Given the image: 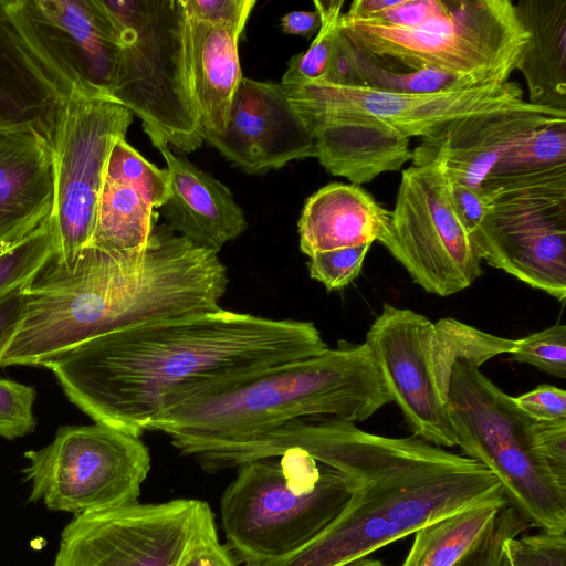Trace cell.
Returning a JSON list of instances; mask_svg holds the SVG:
<instances>
[{
    "label": "cell",
    "instance_id": "6da1fadb",
    "mask_svg": "<svg viewBox=\"0 0 566 566\" xmlns=\"http://www.w3.org/2000/svg\"><path fill=\"white\" fill-rule=\"evenodd\" d=\"M328 348L312 322L219 308L104 334L42 367L94 422L140 438L185 402Z\"/></svg>",
    "mask_w": 566,
    "mask_h": 566
},
{
    "label": "cell",
    "instance_id": "7a4b0ae2",
    "mask_svg": "<svg viewBox=\"0 0 566 566\" xmlns=\"http://www.w3.org/2000/svg\"><path fill=\"white\" fill-rule=\"evenodd\" d=\"M227 268L218 253L154 223L144 255L93 247L56 252L22 287V317L0 367L42 366L88 339L140 324L221 308Z\"/></svg>",
    "mask_w": 566,
    "mask_h": 566
},
{
    "label": "cell",
    "instance_id": "3957f363",
    "mask_svg": "<svg viewBox=\"0 0 566 566\" xmlns=\"http://www.w3.org/2000/svg\"><path fill=\"white\" fill-rule=\"evenodd\" d=\"M391 401L369 348L340 339L335 348L279 365L219 395L185 402L147 430L182 454L242 440L285 422L316 417L365 421Z\"/></svg>",
    "mask_w": 566,
    "mask_h": 566
},
{
    "label": "cell",
    "instance_id": "277c9868",
    "mask_svg": "<svg viewBox=\"0 0 566 566\" xmlns=\"http://www.w3.org/2000/svg\"><path fill=\"white\" fill-rule=\"evenodd\" d=\"M506 497L482 463L415 436L386 438L370 479L347 509L294 554L263 566H342L476 504Z\"/></svg>",
    "mask_w": 566,
    "mask_h": 566
},
{
    "label": "cell",
    "instance_id": "5b68a950",
    "mask_svg": "<svg viewBox=\"0 0 566 566\" xmlns=\"http://www.w3.org/2000/svg\"><path fill=\"white\" fill-rule=\"evenodd\" d=\"M515 342L451 317L433 323L391 304H384L365 340L412 436L441 448L457 446L447 408L454 364L465 359L480 367L510 354Z\"/></svg>",
    "mask_w": 566,
    "mask_h": 566
},
{
    "label": "cell",
    "instance_id": "8992f818",
    "mask_svg": "<svg viewBox=\"0 0 566 566\" xmlns=\"http://www.w3.org/2000/svg\"><path fill=\"white\" fill-rule=\"evenodd\" d=\"M120 42L112 97L144 132L190 153L203 143L192 95L180 0L101 1Z\"/></svg>",
    "mask_w": 566,
    "mask_h": 566
},
{
    "label": "cell",
    "instance_id": "52a82bcc",
    "mask_svg": "<svg viewBox=\"0 0 566 566\" xmlns=\"http://www.w3.org/2000/svg\"><path fill=\"white\" fill-rule=\"evenodd\" d=\"M447 408L457 446L500 480L504 494L530 526L566 533V482L541 455L534 420L474 364L459 359Z\"/></svg>",
    "mask_w": 566,
    "mask_h": 566
},
{
    "label": "cell",
    "instance_id": "ba28073f",
    "mask_svg": "<svg viewBox=\"0 0 566 566\" xmlns=\"http://www.w3.org/2000/svg\"><path fill=\"white\" fill-rule=\"evenodd\" d=\"M339 32L384 67L437 69L486 84L510 80L527 43L511 0H447L446 10L418 29L343 17Z\"/></svg>",
    "mask_w": 566,
    "mask_h": 566
},
{
    "label": "cell",
    "instance_id": "9c48e42d",
    "mask_svg": "<svg viewBox=\"0 0 566 566\" xmlns=\"http://www.w3.org/2000/svg\"><path fill=\"white\" fill-rule=\"evenodd\" d=\"M24 458L28 501L74 515L136 503L150 469L140 438L98 422L60 427L52 442Z\"/></svg>",
    "mask_w": 566,
    "mask_h": 566
},
{
    "label": "cell",
    "instance_id": "30bf717a",
    "mask_svg": "<svg viewBox=\"0 0 566 566\" xmlns=\"http://www.w3.org/2000/svg\"><path fill=\"white\" fill-rule=\"evenodd\" d=\"M424 291L449 296L482 274L481 259L459 220L438 164L402 170L388 224L378 240Z\"/></svg>",
    "mask_w": 566,
    "mask_h": 566
},
{
    "label": "cell",
    "instance_id": "8fae6325",
    "mask_svg": "<svg viewBox=\"0 0 566 566\" xmlns=\"http://www.w3.org/2000/svg\"><path fill=\"white\" fill-rule=\"evenodd\" d=\"M18 36L55 91L109 96L118 33L98 0H0Z\"/></svg>",
    "mask_w": 566,
    "mask_h": 566
},
{
    "label": "cell",
    "instance_id": "7c38bea8",
    "mask_svg": "<svg viewBox=\"0 0 566 566\" xmlns=\"http://www.w3.org/2000/svg\"><path fill=\"white\" fill-rule=\"evenodd\" d=\"M471 237L481 259L557 301L566 298V176L483 195Z\"/></svg>",
    "mask_w": 566,
    "mask_h": 566
},
{
    "label": "cell",
    "instance_id": "4fadbf2b",
    "mask_svg": "<svg viewBox=\"0 0 566 566\" xmlns=\"http://www.w3.org/2000/svg\"><path fill=\"white\" fill-rule=\"evenodd\" d=\"M133 117L109 96L73 95L63 104L51 144L59 259L73 260L90 245L108 155Z\"/></svg>",
    "mask_w": 566,
    "mask_h": 566
},
{
    "label": "cell",
    "instance_id": "5bb4252c",
    "mask_svg": "<svg viewBox=\"0 0 566 566\" xmlns=\"http://www.w3.org/2000/svg\"><path fill=\"white\" fill-rule=\"evenodd\" d=\"M211 509L177 499L74 515L53 566H177Z\"/></svg>",
    "mask_w": 566,
    "mask_h": 566
},
{
    "label": "cell",
    "instance_id": "9a60e30c",
    "mask_svg": "<svg viewBox=\"0 0 566 566\" xmlns=\"http://www.w3.org/2000/svg\"><path fill=\"white\" fill-rule=\"evenodd\" d=\"M282 86L310 129L325 120L352 119L409 139L429 137L453 119L524 101L521 86L512 81L433 94H401L325 82Z\"/></svg>",
    "mask_w": 566,
    "mask_h": 566
},
{
    "label": "cell",
    "instance_id": "2e32d148",
    "mask_svg": "<svg viewBox=\"0 0 566 566\" xmlns=\"http://www.w3.org/2000/svg\"><path fill=\"white\" fill-rule=\"evenodd\" d=\"M203 142L249 175L277 170L293 160L316 158L311 129L281 84L242 77L221 135L202 133Z\"/></svg>",
    "mask_w": 566,
    "mask_h": 566
},
{
    "label": "cell",
    "instance_id": "e0dca14e",
    "mask_svg": "<svg viewBox=\"0 0 566 566\" xmlns=\"http://www.w3.org/2000/svg\"><path fill=\"white\" fill-rule=\"evenodd\" d=\"M566 120V111L522 101L448 122L412 149L416 167L438 164L446 176L481 191L500 157L533 130Z\"/></svg>",
    "mask_w": 566,
    "mask_h": 566
},
{
    "label": "cell",
    "instance_id": "ac0fdd59",
    "mask_svg": "<svg viewBox=\"0 0 566 566\" xmlns=\"http://www.w3.org/2000/svg\"><path fill=\"white\" fill-rule=\"evenodd\" d=\"M51 145L35 127L0 123V247L15 243L54 210Z\"/></svg>",
    "mask_w": 566,
    "mask_h": 566
},
{
    "label": "cell",
    "instance_id": "d6986e66",
    "mask_svg": "<svg viewBox=\"0 0 566 566\" xmlns=\"http://www.w3.org/2000/svg\"><path fill=\"white\" fill-rule=\"evenodd\" d=\"M166 161L170 195L159 208L166 224L192 243L219 252L248 228L230 189L161 139L151 140Z\"/></svg>",
    "mask_w": 566,
    "mask_h": 566
},
{
    "label": "cell",
    "instance_id": "ffe728a7",
    "mask_svg": "<svg viewBox=\"0 0 566 566\" xmlns=\"http://www.w3.org/2000/svg\"><path fill=\"white\" fill-rule=\"evenodd\" d=\"M390 210L360 186L331 182L310 196L297 230L300 249L315 253L373 244L384 233Z\"/></svg>",
    "mask_w": 566,
    "mask_h": 566
},
{
    "label": "cell",
    "instance_id": "44dd1931",
    "mask_svg": "<svg viewBox=\"0 0 566 566\" xmlns=\"http://www.w3.org/2000/svg\"><path fill=\"white\" fill-rule=\"evenodd\" d=\"M242 32L186 15L189 76L202 133L221 135L227 126L233 95L243 77L238 51Z\"/></svg>",
    "mask_w": 566,
    "mask_h": 566
},
{
    "label": "cell",
    "instance_id": "7402d4cb",
    "mask_svg": "<svg viewBox=\"0 0 566 566\" xmlns=\"http://www.w3.org/2000/svg\"><path fill=\"white\" fill-rule=\"evenodd\" d=\"M316 158L333 176L361 186L412 159L410 139L373 124L332 119L314 125Z\"/></svg>",
    "mask_w": 566,
    "mask_h": 566
},
{
    "label": "cell",
    "instance_id": "603a6c76",
    "mask_svg": "<svg viewBox=\"0 0 566 566\" xmlns=\"http://www.w3.org/2000/svg\"><path fill=\"white\" fill-rule=\"evenodd\" d=\"M514 9L528 36L516 66L527 102L566 111V0H520Z\"/></svg>",
    "mask_w": 566,
    "mask_h": 566
},
{
    "label": "cell",
    "instance_id": "cb8c5ba5",
    "mask_svg": "<svg viewBox=\"0 0 566 566\" xmlns=\"http://www.w3.org/2000/svg\"><path fill=\"white\" fill-rule=\"evenodd\" d=\"M64 103L25 49L0 2V123L31 125L51 145Z\"/></svg>",
    "mask_w": 566,
    "mask_h": 566
},
{
    "label": "cell",
    "instance_id": "d4e9b609",
    "mask_svg": "<svg viewBox=\"0 0 566 566\" xmlns=\"http://www.w3.org/2000/svg\"><path fill=\"white\" fill-rule=\"evenodd\" d=\"M506 497L483 502L416 531L401 566H455L494 527Z\"/></svg>",
    "mask_w": 566,
    "mask_h": 566
},
{
    "label": "cell",
    "instance_id": "484cf974",
    "mask_svg": "<svg viewBox=\"0 0 566 566\" xmlns=\"http://www.w3.org/2000/svg\"><path fill=\"white\" fill-rule=\"evenodd\" d=\"M154 223V208L138 190L103 176L88 247L117 256L139 259Z\"/></svg>",
    "mask_w": 566,
    "mask_h": 566
},
{
    "label": "cell",
    "instance_id": "4316f807",
    "mask_svg": "<svg viewBox=\"0 0 566 566\" xmlns=\"http://www.w3.org/2000/svg\"><path fill=\"white\" fill-rule=\"evenodd\" d=\"M566 176V120L539 127L513 144L482 182V195Z\"/></svg>",
    "mask_w": 566,
    "mask_h": 566
},
{
    "label": "cell",
    "instance_id": "83f0119b",
    "mask_svg": "<svg viewBox=\"0 0 566 566\" xmlns=\"http://www.w3.org/2000/svg\"><path fill=\"white\" fill-rule=\"evenodd\" d=\"M348 43L355 71V86L401 94H433L491 85L476 77L431 67L417 71L387 69L378 64L371 55L358 50L349 41Z\"/></svg>",
    "mask_w": 566,
    "mask_h": 566
},
{
    "label": "cell",
    "instance_id": "f1b7e54d",
    "mask_svg": "<svg viewBox=\"0 0 566 566\" xmlns=\"http://www.w3.org/2000/svg\"><path fill=\"white\" fill-rule=\"evenodd\" d=\"M57 251L52 217L33 232L0 251V297L28 283Z\"/></svg>",
    "mask_w": 566,
    "mask_h": 566
},
{
    "label": "cell",
    "instance_id": "f546056e",
    "mask_svg": "<svg viewBox=\"0 0 566 566\" xmlns=\"http://www.w3.org/2000/svg\"><path fill=\"white\" fill-rule=\"evenodd\" d=\"M313 4L321 17V28L310 48L289 61L281 85L321 82L327 74L345 2L314 0Z\"/></svg>",
    "mask_w": 566,
    "mask_h": 566
},
{
    "label": "cell",
    "instance_id": "4dcf8cb0",
    "mask_svg": "<svg viewBox=\"0 0 566 566\" xmlns=\"http://www.w3.org/2000/svg\"><path fill=\"white\" fill-rule=\"evenodd\" d=\"M104 177L135 188L154 209L160 208L170 195L168 170L149 163L125 138L112 147Z\"/></svg>",
    "mask_w": 566,
    "mask_h": 566
},
{
    "label": "cell",
    "instance_id": "1f68e13d",
    "mask_svg": "<svg viewBox=\"0 0 566 566\" xmlns=\"http://www.w3.org/2000/svg\"><path fill=\"white\" fill-rule=\"evenodd\" d=\"M510 359L566 378V325L556 323L541 332L516 339Z\"/></svg>",
    "mask_w": 566,
    "mask_h": 566
},
{
    "label": "cell",
    "instance_id": "d6a6232c",
    "mask_svg": "<svg viewBox=\"0 0 566 566\" xmlns=\"http://www.w3.org/2000/svg\"><path fill=\"white\" fill-rule=\"evenodd\" d=\"M371 244L335 249L310 256V276L321 282L327 291L339 290L360 273Z\"/></svg>",
    "mask_w": 566,
    "mask_h": 566
},
{
    "label": "cell",
    "instance_id": "836d02e7",
    "mask_svg": "<svg viewBox=\"0 0 566 566\" xmlns=\"http://www.w3.org/2000/svg\"><path fill=\"white\" fill-rule=\"evenodd\" d=\"M36 391L32 386L11 379H0V437L13 440L31 433L36 426L33 403Z\"/></svg>",
    "mask_w": 566,
    "mask_h": 566
},
{
    "label": "cell",
    "instance_id": "e575fe53",
    "mask_svg": "<svg viewBox=\"0 0 566 566\" xmlns=\"http://www.w3.org/2000/svg\"><path fill=\"white\" fill-rule=\"evenodd\" d=\"M514 566H566V533H538L505 541Z\"/></svg>",
    "mask_w": 566,
    "mask_h": 566
},
{
    "label": "cell",
    "instance_id": "d590c367",
    "mask_svg": "<svg viewBox=\"0 0 566 566\" xmlns=\"http://www.w3.org/2000/svg\"><path fill=\"white\" fill-rule=\"evenodd\" d=\"M185 14L213 25L244 30L255 0H180Z\"/></svg>",
    "mask_w": 566,
    "mask_h": 566
},
{
    "label": "cell",
    "instance_id": "8d00e7d4",
    "mask_svg": "<svg viewBox=\"0 0 566 566\" xmlns=\"http://www.w3.org/2000/svg\"><path fill=\"white\" fill-rule=\"evenodd\" d=\"M177 566H239L231 551L220 543L213 513H209Z\"/></svg>",
    "mask_w": 566,
    "mask_h": 566
},
{
    "label": "cell",
    "instance_id": "74e56055",
    "mask_svg": "<svg viewBox=\"0 0 566 566\" xmlns=\"http://www.w3.org/2000/svg\"><path fill=\"white\" fill-rule=\"evenodd\" d=\"M447 0H399L398 3L365 21L378 25L413 30L440 15Z\"/></svg>",
    "mask_w": 566,
    "mask_h": 566
},
{
    "label": "cell",
    "instance_id": "f35d334b",
    "mask_svg": "<svg viewBox=\"0 0 566 566\" xmlns=\"http://www.w3.org/2000/svg\"><path fill=\"white\" fill-rule=\"evenodd\" d=\"M514 400L517 407L534 421L566 420V391L564 389L551 385H539Z\"/></svg>",
    "mask_w": 566,
    "mask_h": 566
},
{
    "label": "cell",
    "instance_id": "ab89813d",
    "mask_svg": "<svg viewBox=\"0 0 566 566\" xmlns=\"http://www.w3.org/2000/svg\"><path fill=\"white\" fill-rule=\"evenodd\" d=\"M537 449L556 476L566 482V420L534 421Z\"/></svg>",
    "mask_w": 566,
    "mask_h": 566
},
{
    "label": "cell",
    "instance_id": "60d3db41",
    "mask_svg": "<svg viewBox=\"0 0 566 566\" xmlns=\"http://www.w3.org/2000/svg\"><path fill=\"white\" fill-rule=\"evenodd\" d=\"M447 182L452 207L471 238L481 226L486 213V202L483 195L481 191L448 177Z\"/></svg>",
    "mask_w": 566,
    "mask_h": 566
},
{
    "label": "cell",
    "instance_id": "b9f144b4",
    "mask_svg": "<svg viewBox=\"0 0 566 566\" xmlns=\"http://www.w3.org/2000/svg\"><path fill=\"white\" fill-rule=\"evenodd\" d=\"M22 287L23 285L0 297V356L14 335L22 317Z\"/></svg>",
    "mask_w": 566,
    "mask_h": 566
},
{
    "label": "cell",
    "instance_id": "7bdbcfd3",
    "mask_svg": "<svg viewBox=\"0 0 566 566\" xmlns=\"http://www.w3.org/2000/svg\"><path fill=\"white\" fill-rule=\"evenodd\" d=\"M282 31L286 34L310 39L321 28V17L314 11H292L281 18Z\"/></svg>",
    "mask_w": 566,
    "mask_h": 566
},
{
    "label": "cell",
    "instance_id": "ee69618b",
    "mask_svg": "<svg viewBox=\"0 0 566 566\" xmlns=\"http://www.w3.org/2000/svg\"><path fill=\"white\" fill-rule=\"evenodd\" d=\"M399 0H355L350 3L347 12L343 17L352 21H367L378 13L391 8Z\"/></svg>",
    "mask_w": 566,
    "mask_h": 566
},
{
    "label": "cell",
    "instance_id": "f6af8a7d",
    "mask_svg": "<svg viewBox=\"0 0 566 566\" xmlns=\"http://www.w3.org/2000/svg\"><path fill=\"white\" fill-rule=\"evenodd\" d=\"M500 554L494 547L480 544L455 566H500Z\"/></svg>",
    "mask_w": 566,
    "mask_h": 566
},
{
    "label": "cell",
    "instance_id": "bcb514c9",
    "mask_svg": "<svg viewBox=\"0 0 566 566\" xmlns=\"http://www.w3.org/2000/svg\"><path fill=\"white\" fill-rule=\"evenodd\" d=\"M342 566H385V564L379 559H374L368 556H365V557L354 559V560L346 563Z\"/></svg>",
    "mask_w": 566,
    "mask_h": 566
},
{
    "label": "cell",
    "instance_id": "7dc6e473",
    "mask_svg": "<svg viewBox=\"0 0 566 566\" xmlns=\"http://www.w3.org/2000/svg\"><path fill=\"white\" fill-rule=\"evenodd\" d=\"M11 245V244H10ZM10 245H6V247H0V251H2L3 249L10 247Z\"/></svg>",
    "mask_w": 566,
    "mask_h": 566
}]
</instances>
